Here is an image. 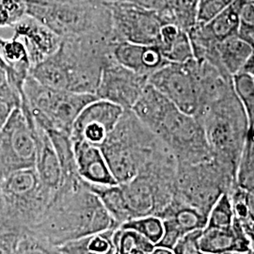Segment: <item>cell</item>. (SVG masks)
<instances>
[{
    "instance_id": "obj_2",
    "label": "cell",
    "mask_w": 254,
    "mask_h": 254,
    "mask_svg": "<svg viewBox=\"0 0 254 254\" xmlns=\"http://www.w3.org/2000/svg\"><path fill=\"white\" fill-rule=\"evenodd\" d=\"M165 146L133 111L125 110L101 150L119 185L134 179Z\"/></svg>"
},
{
    "instance_id": "obj_33",
    "label": "cell",
    "mask_w": 254,
    "mask_h": 254,
    "mask_svg": "<svg viewBox=\"0 0 254 254\" xmlns=\"http://www.w3.org/2000/svg\"><path fill=\"white\" fill-rule=\"evenodd\" d=\"M235 215L229 192L223 193L212 206L207 218V228L230 229L234 224Z\"/></svg>"
},
{
    "instance_id": "obj_6",
    "label": "cell",
    "mask_w": 254,
    "mask_h": 254,
    "mask_svg": "<svg viewBox=\"0 0 254 254\" xmlns=\"http://www.w3.org/2000/svg\"><path fill=\"white\" fill-rule=\"evenodd\" d=\"M7 225L23 232L40 219L54 194L40 180L35 168L18 170L0 180Z\"/></svg>"
},
{
    "instance_id": "obj_11",
    "label": "cell",
    "mask_w": 254,
    "mask_h": 254,
    "mask_svg": "<svg viewBox=\"0 0 254 254\" xmlns=\"http://www.w3.org/2000/svg\"><path fill=\"white\" fill-rule=\"evenodd\" d=\"M191 61L187 64L165 65L149 76L148 84L182 112L196 116L199 110V94Z\"/></svg>"
},
{
    "instance_id": "obj_45",
    "label": "cell",
    "mask_w": 254,
    "mask_h": 254,
    "mask_svg": "<svg viewBox=\"0 0 254 254\" xmlns=\"http://www.w3.org/2000/svg\"><path fill=\"white\" fill-rule=\"evenodd\" d=\"M0 69L4 70L5 72H6V70H7V64H6L5 61H4V59H3V57H2L1 50H0Z\"/></svg>"
},
{
    "instance_id": "obj_37",
    "label": "cell",
    "mask_w": 254,
    "mask_h": 254,
    "mask_svg": "<svg viewBox=\"0 0 254 254\" xmlns=\"http://www.w3.org/2000/svg\"><path fill=\"white\" fill-rule=\"evenodd\" d=\"M234 0H199L197 9V24H206L215 18L218 13L233 2Z\"/></svg>"
},
{
    "instance_id": "obj_9",
    "label": "cell",
    "mask_w": 254,
    "mask_h": 254,
    "mask_svg": "<svg viewBox=\"0 0 254 254\" xmlns=\"http://www.w3.org/2000/svg\"><path fill=\"white\" fill-rule=\"evenodd\" d=\"M36 156V123L22 101L0 132V180L15 171L35 168Z\"/></svg>"
},
{
    "instance_id": "obj_29",
    "label": "cell",
    "mask_w": 254,
    "mask_h": 254,
    "mask_svg": "<svg viewBox=\"0 0 254 254\" xmlns=\"http://www.w3.org/2000/svg\"><path fill=\"white\" fill-rule=\"evenodd\" d=\"M115 254H150L155 246L134 231L115 230L113 235Z\"/></svg>"
},
{
    "instance_id": "obj_48",
    "label": "cell",
    "mask_w": 254,
    "mask_h": 254,
    "mask_svg": "<svg viewBox=\"0 0 254 254\" xmlns=\"http://www.w3.org/2000/svg\"><path fill=\"white\" fill-rule=\"evenodd\" d=\"M253 1H254V0H253Z\"/></svg>"
},
{
    "instance_id": "obj_38",
    "label": "cell",
    "mask_w": 254,
    "mask_h": 254,
    "mask_svg": "<svg viewBox=\"0 0 254 254\" xmlns=\"http://www.w3.org/2000/svg\"><path fill=\"white\" fill-rule=\"evenodd\" d=\"M202 230L194 231L183 236L173 247V254H204L199 246V238Z\"/></svg>"
},
{
    "instance_id": "obj_23",
    "label": "cell",
    "mask_w": 254,
    "mask_h": 254,
    "mask_svg": "<svg viewBox=\"0 0 254 254\" xmlns=\"http://www.w3.org/2000/svg\"><path fill=\"white\" fill-rule=\"evenodd\" d=\"M116 229L82 237L61 246L57 250L63 254H115L113 235Z\"/></svg>"
},
{
    "instance_id": "obj_47",
    "label": "cell",
    "mask_w": 254,
    "mask_h": 254,
    "mask_svg": "<svg viewBox=\"0 0 254 254\" xmlns=\"http://www.w3.org/2000/svg\"><path fill=\"white\" fill-rule=\"evenodd\" d=\"M61 254V253H59V254Z\"/></svg>"
},
{
    "instance_id": "obj_5",
    "label": "cell",
    "mask_w": 254,
    "mask_h": 254,
    "mask_svg": "<svg viewBox=\"0 0 254 254\" xmlns=\"http://www.w3.org/2000/svg\"><path fill=\"white\" fill-rule=\"evenodd\" d=\"M22 101L27 105L38 127L71 135L73 123L82 109L96 95L55 90L43 86L30 74L23 87Z\"/></svg>"
},
{
    "instance_id": "obj_40",
    "label": "cell",
    "mask_w": 254,
    "mask_h": 254,
    "mask_svg": "<svg viewBox=\"0 0 254 254\" xmlns=\"http://www.w3.org/2000/svg\"><path fill=\"white\" fill-rule=\"evenodd\" d=\"M22 232L15 230L0 231V254H14Z\"/></svg>"
},
{
    "instance_id": "obj_42",
    "label": "cell",
    "mask_w": 254,
    "mask_h": 254,
    "mask_svg": "<svg viewBox=\"0 0 254 254\" xmlns=\"http://www.w3.org/2000/svg\"><path fill=\"white\" fill-rule=\"evenodd\" d=\"M241 72H245V73H251L254 75V48H253V51L250 55L245 66Z\"/></svg>"
},
{
    "instance_id": "obj_41",
    "label": "cell",
    "mask_w": 254,
    "mask_h": 254,
    "mask_svg": "<svg viewBox=\"0 0 254 254\" xmlns=\"http://www.w3.org/2000/svg\"><path fill=\"white\" fill-rule=\"evenodd\" d=\"M11 230L8 227L7 225V220H6V215H5V209H4V203H3V199L0 193V231L1 230ZM19 232V231H18Z\"/></svg>"
},
{
    "instance_id": "obj_22",
    "label": "cell",
    "mask_w": 254,
    "mask_h": 254,
    "mask_svg": "<svg viewBox=\"0 0 254 254\" xmlns=\"http://www.w3.org/2000/svg\"><path fill=\"white\" fill-rule=\"evenodd\" d=\"M239 4L240 0H234L226 9L210 22L203 25L198 24L203 34L215 43L236 36L240 25L238 16Z\"/></svg>"
},
{
    "instance_id": "obj_44",
    "label": "cell",
    "mask_w": 254,
    "mask_h": 254,
    "mask_svg": "<svg viewBox=\"0 0 254 254\" xmlns=\"http://www.w3.org/2000/svg\"><path fill=\"white\" fill-rule=\"evenodd\" d=\"M7 82V76L4 70L0 69V88Z\"/></svg>"
},
{
    "instance_id": "obj_8",
    "label": "cell",
    "mask_w": 254,
    "mask_h": 254,
    "mask_svg": "<svg viewBox=\"0 0 254 254\" xmlns=\"http://www.w3.org/2000/svg\"><path fill=\"white\" fill-rule=\"evenodd\" d=\"M151 131L171 149L178 163L195 165L213 159L200 121L173 104Z\"/></svg>"
},
{
    "instance_id": "obj_36",
    "label": "cell",
    "mask_w": 254,
    "mask_h": 254,
    "mask_svg": "<svg viewBox=\"0 0 254 254\" xmlns=\"http://www.w3.org/2000/svg\"><path fill=\"white\" fill-rule=\"evenodd\" d=\"M27 15V0H0V27H12Z\"/></svg>"
},
{
    "instance_id": "obj_34",
    "label": "cell",
    "mask_w": 254,
    "mask_h": 254,
    "mask_svg": "<svg viewBox=\"0 0 254 254\" xmlns=\"http://www.w3.org/2000/svg\"><path fill=\"white\" fill-rule=\"evenodd\" d=\"M22 94L6 82L0 88V132L8 123L14 109L21 108Z\"/></svg>"
},
{
    "instance_id": "obj_43",
    "label": "cell",
    "mask_w": 254,
    "mask_h": 254,
    "mask_svg": "<svg viewBox=\"0 0 254 254\" xmlns=\"http://www.w3.org/2000/svg\"><path fill=\"white\" fill-rule=\"evenodd\" d=\"M150 254H173L172 250L166 249V248H161V247H154V250L151 252Z\"/></svg>"
},
{
    "instance_id": "obj_32",
    "label": "cell",
    "mask_w": 254,
    "mask_h": 254,
    "mask_svg": "<svg viewBox=\"0 0 254 254\" xmlns=\"http://www.w3.org/2000/svg\"><path fill=\"white\" fill-rule=\"evenodd\" d=\"M168 8L175 24L187 32L197 24L199 0H167Z\"/></svg>"
},
{
    "instance_id": "obj_20",
    "label": "cell",
    "mask_w": 254,
    "mask_h": 254,
    "mask_svg": "<svg viewBox=\"0 0 254 254\" xmlns=\"http://www.w3.org/2000/svg\"><path fill=\"white\" fill-rule=\"evenodd\" d=\"M171 221L183 236L206 227L208 216L173 198L169 205L157 216Z\"/></svg>"
},
{
    "instance_id": "obj_28",
    "label": "cell",
    "mask_w": 254,
    "mask_h": 254,
    "mask_svg": "<svg viewBox=\"0 0 254 254\" xmlns=\"http://www.w3.org/2000/svg\"><path fill=\"white\" fill-rule=\"evenodd\" d=\"M236 185L254 195V126L249 128L237 167Z\"/></svg>"
},
{
    "instance_id": "obj_3",
    "label": "cell",
    "mask_w": 254,
    "mask_h": 254,
    "mask_svg": "<svg viewBox=\"0 0 254 254\" xmlns=\"http://www.w3.org/2000/svg\"><path fill=\"white\" fill-rule=\"evenodd\" d=\"M27 15L62 39L90 33L113 34L109 0H27Z\"/></svg>"
},
{
    "instance_id": "obj_1",
    "label": "cell",
    "mask_w": 254,
    "mask_h": 254,
    "mask_svg": "<svg viewBox=\"0 0 254 254\" xmlns=\"http://www.w3.org/2000/svg\"><path fill=\"white\" fill-rule=\"evenodd\" d=\"M81 177L64 182L43 216L26 229L56 249L68 242L119 228Z\"/></svg>"
},
{
    "instance_id": "obj_17",
    "label": "cell",
    "mask_w": 254,
    "mask_h": 254,
    "mask_svg": "<svg viewBox=\"0 0 254 254\" xmlns=\"http://www.w3.org/2000/svg\"><path fill=\"white\" fill-rule=\"evenodd\" d=\"M199 246L204 254H222L230 252L252 254L251 243L236 220H234L230 229L204 228L199 238Z\"/></svg>"
},
{
    "instance_id": "obj_25",
    "label": "cell",
    "mask_w": 254,
    "mask_h": 254,
    "mask_svg": "<svg viewBox=\"0 0 254 254\" xmlns=\"http://www.w3.org/2000/svg\"><path fill=\"white\" fill-rule=\"evenodd\" d=\"M87 186L94 194H96L104 207L119 226L132 219L121 185L95 186L87 183Z\"/></svg>"
},
{
    "instance_id": "obj_15",
    "label": "cell",
    "mask_w": 254,
    "mask_h": 254,
    "mask_svg": "<svg viewBox=\"0 0 254 254\" xmlns=\"http://www.w3.org/2000/svg\"><path fill=\"white\" fill-rule=\"evenodd\" d=\"M72 141L76 170L82 180L95 186L118 184L109 169L100 147L80 138L72 139Z\"/></svg>"
},
{
    "instance_id": "obj_24",
    "label": "cell",
    "mask_w": 254,
    "mask_h": 254,
    "mask_svg": "<svg viewBox=\"0 0 254 254\" xmlns=\"http://www.w3.org/2000/svg\"><path fill=\"white\" fill-rule=\"evenodd\" d=\"M29 74L43 86L55 90L67 91V72L58 50L54 54L33 66Z\"/></svg>"
},
{
    "instance_id": "obj_19",
    "label": "cell",
    "mask_w": 254,
    "mask_h": 254,
    "mask_svg": "<svg viewBox=\"0 0 254 254\" xmlns=\"http://www.w3.org/2000/svg\"><path fill=\"white\" fill-rule=\"evenodd\" d=\"M157 46L169 64H187L194 59L188 32L175 23L164 24Z\"/></svg>"
},
{
    "instance_id": "obj_13",
    "label": "cell",
    "mask_w": 254,
    "mask_h": 254,
    "mask_svg": "<svg viewBox=\"0 0 254 254\" xmlns=\"http://www.w3.org/2000/svg\"><path fill=\"white\" fill-rule=\"evenodd\" d=\"M125 109L109 101L96 99L87 105L73 123L71 138L100 147L116 127Z\"/></svg>"
},
{
    "instance_id": "obj_31",
    "label": "cell",
    "mask_w": 254,
    "mask_h": 254,
    "mask_svg": "<svg viewBox=\"0 0 254 254\" xmlns=\"http://www.w3.org/2000/svg\"><path fill=\"white\" fill-rule=\"evenodd\" d=\"M120 228L136 232L154 246L161 240L164 234L163 220L154 215L132 218Z\"/></svg>"
},
{
    "instance_id": "obj_18",
    "label": "cell",
    "mask_w": 254,
    "mask_h": 254,
    "mask_svg": "<svg viewBox=\"0 0 254 254\" xmlns=\"http://www.w3.org/2000/svg\"><path fill=\"white\" fill-rule=\"evenodd\" d=\"M35 170L43 185L55 195L63 182L62 167L47 132L38 126Z\"/></svg>"
},
{
    "instance_id": "obj_4",
    "label": "cell",
    "mask_w": 254,
    "mask_h": 254,
    "mask_svg": "<svg viewBox=\"0 0 254 254\" xmlns=\"http://www.w3.org/2000/svg\"><path fill=\"white\" fill-rule=\"evenodd\" d=\"M195 117L203 127L213 159L236 178L249 124L234 89Z\"/></svg>"
},
{
    "instance_id": "obj_16",
    "label": "cell",
    "mask_w": 254,
    "mask_h": 254,
    "mask_svg": "<svg viewBox=\"0 0 254 254\" xmlns=\"http://www.w3.org/2000/svg\"><path fill=\"white\" fill-rule=\"evenodd\" d=\"M115 62L135 73L149 76L169 64L159 47L154 45H139L119 42L113 48Z\"/></svg>"
},
{
    "instance_id": "obj_46",
    "label": "cell",
    "mask_w": 254,
    "mask_h": 254,
    "mask_svg": "<svg viewBox=\"0 0 254 254\" xmlns=\"http://www.w3.org/2000/svg\"><path fill=\"white\" fill-rule=\"evenodd\" d=\"M253 254L251 253H246V252H230V253H226V254Z\"/></svg>"
},
{
    "instance_id": "obj_10",
    "label": "cell",
    "mask_w": 254,
    "mask_h": 254,
    "mask_svg": "<svg viewBox=\"0 0 254 254\" xmlns=\"http://www.w3.org/2000/svg\"><path fill=\"white\" fill-rule=\"evenodd\" d=\"M116 42L157 46L160 30L169 22L162 14L127 2L109 1Z\"/></svg>"
},
{
    "instance_id": "obj_7",
    "label": "cell",
    "mask_w": 254,
    "mask_h": 254,
    "mask_svg": "<svg viewBox=\"0 0 254 254\" xmlns=\"http://www.w3.org/2000/svg\"><path fill=\"white\" fill-rule=\"evenodd\" d=\"M235 184V176L214 159L195 165L178 163L173 198L208 216L218 198Z\"/></svg>"
},
{
    "instance_id": "obj_12",
    "label": "cell",
    "mask_w": 254,
    "mask_h": 254,
    "mask_svg": "<svg viewBox=\"0 0 254 254\" xmlns=\"http://www.w3.org/2000/svg\"><path fill=\"white\" fill-rule=\"evenodd\" d=\"M147 84V76L135 73L113 60L105 65L95 95L98 99L130 110Z\"/></svg>"
},
{
    "instance_id": "obj_27",
    "label": "cell",
    "mask_w": 254,
    "mask_h": 254,
    "mask_svg": "<svg viewBox=\"0 0 254 254\" xmlns=\"http://www.w3.org/2000/svg\"><path fill=\"white\" fill-rule=\"evenodd\" d=\"M46 132L53 143L56 153L61 163L62 172H63L62 184L64 182L71 181L80 177L77 173L76 165L74 161L73 141L71 139V136L67 133L57 131V130H49Z\"/></svg>"
},
{
    "instance_id": "obj_14",
    "label": "cell",
    "mask_w": 254,
    "mask_h": 254,
    "mask_svg": "<svg viewBox=\"0 0 254 254\" xmlns=\"http://www.w3.org/2000/svg\"><path fill=\"white\" fill-rule=\"evenodd\" d=\"M12 29V37L20 40L27 49L31 68L54 54L62 43L61 37L28 15L17 22Z\"/></svg>"
},
{
    "instance_id": "obj_49",
    "label": "cell",
    "mask_w": 254,
    "mask_h": 254,
    "mask_svg": "<svg viewBox=\"0 0 254 254\" xmlns=\"http://www.w3.org/2000/svg\"></svg>"
},
{
    "instance_id": "obj_21",
    "label": "cell",
    "mask_w": 254,
    "mask_h": 254,
    "mask_svg": "<svg viewBox=\"0 0 254 254\" xmlns=\"http://www.w3.org/2000/svg\"><path fill=\"white\" fill-rule=\"evenodd\" d=\"M253 47L239 37L234 36L217 45L218 68L230 76L243 70Z\"/></svg>"
},
{
    "instance_id": "obj_35",
    "label": "cell",
    "mask_w": 254,
    "mask_h": 254,
    "mask_svg": "<svg viewBox=\"0 0 254 254\" xmlns=\"http://www.w3.org/2000/svg\"><path fill=\"white\" fill-rule=\"evenodd\" d=\"M58 250L41 238L24 230L20 236L14 254H58Z\"/></svg>"
},
{
    "instance_id": "obj_26",
    "label": "cell",
    "mask_w": 254,
    "mask_h": 254,
    "mask_svg": "<svg viewBox=\"0 0 254 254\" xmlns=\"http://www.w3.org/2000/svg\"><path fill=\"white\" fill-rule=\"evenodd\" d=\"M235 220L242 228L252 248V254H254V195L247 192L235 184L229 191Z\"/></svg>"
},
{
    "instance_id": "obj_30",
    "label": "cell",
    "mask_w": 254,
    "mask_h": 254,
    "mask_svg": "<svg viewBox=\"0 0 254 254\" xmlns=\"http://www.w3.org/2000/svg\"><path fill=\"white\" fill-rule=\"evenodd\" d=\"M232 85L237 99L245 111L249 128L254 126V76L239 72L232 76Z\"/></svg>"
},
{
    "instance_id": "obj_50",
    "label": "cell",
    "mask_w": 254,
    "mask_h": 254,
    "mask_svg": "<svg viewBox=\"0 0 254 254\" xmlns=\"http://www.w3.org/2000/svg\"></svg>"
},
{
    "instance_id": "obj_39",
    "label": "cell",
    "mask_w": 254,
    "mask_h": 254,
    "mask_svg": "<svg viewBox=\"0 0 254 254\" xmlns=\"http://www.w3.org/2000/svg\"><path fill=\"white\" fill-rule=\"evenodd\" d=\"M109 1L127 2V3L135 4L136 6H139L141 8L156 11V12L162 14L164 16H166V17L172 19L173 22H174L173 16L171 15V13L169 11L167 0H109Z\"/></svg>"
}]
</instances>
